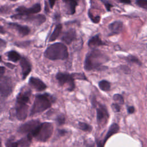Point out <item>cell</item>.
Instances as JSON below:
<instances>
[{
  "label": "cell",
  "mask_w": 147,
  "mask_h": 147,
  "mask_svg": "<svg viewBox=\"0 0 147 147\" xmlns=\"http://www.w3.org/2000/svg\"><path fill=\"white\" fill-rule=\"evenodd\" d=\"M54 98L48 94H40L36 96L33 105L30 110V115H33L37 113H39L45 111L51 106L52 103Z\"/></svg>",
  "instance_id": "3"
},
{
  "label": "cell",
  "mask_w": 147,
  "mask_h": 147,
  "mask_svg": "<svg viewBox=\"0 0 147 147\" xmlns=\"http://www.w3.org/2000/svg\"><path fill=\"white\" fill-rule=\"evenodd\" d=\"M104 45H106V43L101 40L99 34L92 36L88 41V46L92 48Z\"/></svg>",
  "instance_id": "19"
},
{
  "label": "cell",
  "mask_w": 147,
  "mask_h": 147,
  "mask_svg": "<svg viewBox=\"0 0 147 147\" xmlns=\"http://www.w3.org/2000/svg\"><path fill=\"white\" fill-rule=\"evenodd\" d=\"M56 78L60 86L67 84L68 86V90L69 91H72L74 89V78L72 75L67 73L58 72L56 76Z\"/></svg>",
  "instance_id": "7"
},
{
  "label": "cell",
  "mask_w": 147,
  "mask_h": 147,
  "mask_svg": "<svg viewBox=\"0 0 147 147\" xmlns=\"http://www.w3.org/2000/svg\"><path fill=\"white\" fill-rule=\"evenodd\" d=\"M99 87L102 91H109L110 88V84L108 81L103 80L99 82Z\"/></svg>",
  "instance_id": "23"
},
{
  "label": "cell",
  "mask_w": 147,
  "mask_h": 147,
  "mask_svg": "<svg viewBox=\"0 0 147 147\" xmlns=\"http://www.w3.org/2000/svg\"><path fill=\"white\" fill-rule=\"evenodd\" d=\"M119 2L123 3H125V4H130L131 3V1L130 0H117Z\"/></svg>",
  "instance_id": "36"
},
{
  "label": "cell",
  "mask_w": 147,
  "mask_h": 147,
  "mask_svg": "<svg viewBox=\"0 0 147 147\" xmlns=\"http://www.w3.org/2000/svg\"><path fill=\"white\" fill-rule=\"evenodd\" d=\"M28 103L16 102V115L18 119L20 121H23L25 119L28 115Z\"/></svg>",
  "instance_id": "10"
},
{
  "label": "cell",
  "mask_w": 147,
  "mask_h": 147,
  "mask_svg": "<svg viewBox=\"0 0 147 147\" xmlns=\"http://www.w3.org/2000/svg\"><path fill=\"white\" fill-rule=\"evenodd\" d=\"M102 2V3L105 5V7H106V9H107V11H110V10H111V8L113 6L110 3H109L107 0H100Z\"/></svg>",
  "instance_id": "31"
},
{
  "label": "cell",
  "mask_w": 147,
  "mask_h": 147,
  "mask_svg": "<svg viewBox=\"0 0 147 147\" xmlns=\"http://www.w3.org/2000/svg\"><path fill=\"white\" fill-rule=\"evenodd\" d=\"M7 25L9 27L16 30L18 33L22 37H24L28 35L30 31L28 26L20 25L16 22H8Z\"/></svg>",
  "instance_id": "12"
},
{
  "label": "cell",
  "mask_w": 147,
  "mask_h": 147,
  "mask_svg": "<svg viewBox=\"0 0 147 147\" xmlns=\"http://www.w3.org/2000/svg\"><path fill=\"white\" fill-rule=\"evenodd\" d=\"M20 65L22 69V78L24 79L30 72L32 69V66L28 60L24 57H21L20 60Z\"/></svg>",
  "instance_id": "16"
},
{
  "label": "cell",
  "mask_w": 147,
  "mask_h": 147,
  "mask_svg": "<svg viewBox=\"0 0 147 147\" xmlns=\"http://www.w3.org/2000/svg\"><path fill=\"white\" fill-rule=\"evenodd\" d=\"M41 10L40 3H36L33 6L30 7H26L24 6H18L16 9L17 14L20 15H30L39 13Z\"/></svg>",
  "instance_id": "9"
},
{
  "label": "cell",
  "mask_w": 147,
  "mask_h": 147,
  "mask_svg": "<svg viewBox=\"0 0 147 147\" xmlns=\"http://www.w3.org/2000/svg\"><path fill=\"white\" fill-rule=\"evenodd\" d=\"M113 99L117 102H118L120 104H123V102H124V100H123V98L122 97V96L120 94H115L114 96H113Z\"/></svg>",
  "instance_id": "28"
},
{
  "label": "cell",
  "mask_w": 147,
  "mask_h": 147,
  "mask_svg": "<svg viewBox=\"0 0 147 147\" xmlns=\"http://www.w3.org/2000/svg\"><path fill=\"white\" fill-rule=\"evenodd\" d=\"M62 29V25L61 24H58L57 25H56L53 32L51 34L49 38V41H53L55 40H56L58 37L59 36Z\"/></svg>",
  "instance_id": "20"
},
{
  "label": "cell",
  "mask_w": 147,
  "mask_h": 147,
  "mask_svg": "<svg viewBox=\"0 0 147 147\" xmlns=\"http://www.w3.org/2000/svg\"><path fill=\"white\" fill-rule=\"evenodd\" d=\"M96 118L99 123L104 124L106 123L109 118V114L106 108L104 106L99 105V106L96 108Z\"/></svg>",
  "instance_id": "11"
},
{
  "label": "cell",
  "mask_w": 147,
  "mask_h": 147,
  "mask_svg": "<svg viewBox=\"0 0 147 147\" xmlns=\"http://www.w3.org/2000/svg\"><path fill=\"white\" fill-rule=\"evenodd\" d=\"M32 139V137L29 136V135H27L26 137L21 139L20 141H18V144L19 145L23 146V147H27L28 146H29L30 142H31V140Z\"/></svg>",
  "instance_id": "22"
},
{
  "label": "cell",
  "mask_w": 147,
  "mask_h": 147,
  "mask_svg": "<svg viewBox=\"0 0 147 147\" xmlns=\"http://www.w3.org/2000/svg\"><path fill=\"white\" fill-rule=\"evenodd\" d=\"M88 16L89 18L91 19V20L95 24H98L100 20V17L99 16H94L92 14V12L90 11V10H89L88 11Z\"/></svg>",
  "instance_id": "25"
},
{
  "label": "cell",
  "mask_w": 147,
  "mask_h": 147,
  "mask_svg": "<svg viewBox=\"0 0 147 147\" xmlns=\"http://www.w3.org/2000/svg\"><path fill=\"white\" fill-rule=\"evenodd\" d=\"M4 72H5V68L1 66L0 68V77H2L3 76Z\"/></svg>",
  "instance_id": "35"
},
{
  "label": "cell",
  "mask_w": 147,
  "mask_h": 147,
  "mask_svg": "<svg viewBox=\"0 0 147 147\" xmlns=\"http://www.w3.org/2000/svg\"><path fill=\"white\" fill-rule=\"evenodd\" d=\"M119 130V126L117 124V123H113L112 124L110 128L109 129L105 137L103 138V140L100 141H98L97 142V144H98V147H104L105 144V142L107 141V139L109 138H110L112 135H113L114 134L117 133Z\"/></svg>",
  "instance_id": "14"
},
{
  "label": "cell",
  "mask_w": 147,
  "mask_h": 147,
  "mask_svg": "<svg viewBox=\"0 0 147 147\" xmlns=\"http://www.w3.org/2000/svg\"><path fill=\"white\" fill-rule=\"evenodd\" d=\"M41 123L38 120H31L21 125L18 129V131L22 134H28L32 138Z\"/></svg>",
  "instance_id": "6"
},
{
  "label": "cell",
  "mask_w": 147,
  "mask_h": 147,
  "mask_svg": "<svg viewBox=\"0 0 147 147\" xmlns=\"http://www.w3.org/2000/svg\"><path fill=\"white\" fill-rule=\"evenodd\" d=\"M11 18L16 20H20L32 22L36 25H40L46 21V18L45 16L42 14L20 15L16 14L11 16Z\"/></svg>",
  "instance_id": "5"
},
{
  "label": "cell",
  "mask_w": 147,
  "mask_h": 147,
  "mask_svg": "<svg viewBox=\"0 0 147 147\" xmlns=\"http://www.w3.org/2000/svg\"><path fill=\"white\" fill-rule=\"evenodd\" d=\"M126 60H127L129 62H131V63H134L136 64H138L139 65H141V62L135 56H129L128 57H126Z\"/></svg>",
  "instance_id": "27"
},
{
  "label": "cell",
  "mask_w": 147,
  "mask_h": 147,
  "mask_svg": "<svg viewBox=\"0 0 147 147\" xmlns=\"http://www.w3.org/2000/svg\"><path fill=\"white\" fill-rule=\"evenodd\" d=\"M76 38V33L74 29H70L65 32L62 35L61 40L67 44H71Z\"/></svg>",
  "instance_id": "15"
},
{
  "label": "cell",
  "mask_w": 147,
  "mask_h": 147,
  "mask_svg": "<svg viewBox=\"0 0 147 147\" xmlns=\"http://www.w3.org/2000/svg\"><path fill=\"white\" fill-rule=\"evenodd\" d=\"M136 3L139 7L147 10V0H136Z\"/></svg>",
  "instance_id": "26"
},
{
  "label": "cell",
  "mask_w": 147,
  "mask_h": 147,
  "mask_svg": "<svg viewBox=\"0 0 147 147\" xmlns=\"http://www.w3.org/2000/svg\"><path fill=\"white\" fill-rule=\"evenodd\" d=\"M109 29L111 34H117L121 33L123 29V23L120 21H115L109 24Z\"/></svg>",
  "instance_id": "18"
},
{
  "label": "cell",
  "mask_w": 147,
  "mask_h": 147,
  "mask_svg": "<svg viewBox=\"0 0 147 147\" xmlns=\"http://www.w3.org/2000/svg\"><path fill=\"white\" fill-rule=\"evenodd\" d=\"M134 111H135V109H134V107H133V106H130L127 109V111L129 114L133 113L134 112Z\"/></svg>",
  "instance_id": "34"
},
{
  "label": "cell",
  "mask_w": 147,
  "mask_h": 147,
  "mask_svg": "<svg viewBox=\"0 0 147 147\" xmlns=\"http://www.w3.org/2000/svg\"><path fill=\"white\" fill-rule=\"evenodd\" d=\"M113 110L115 112H118L120 111V106L118 103H113L111 105Z\"/></svg>",
  "instance_id": "32"
},
{
  "label": "cell",
  "mask_w": 147,
  "mask_h": 147,
  "mask_svg": "<svg viewBox=\"0 0 147 147\" xmlns=\"http://www.w3.org/2000/svg\"><path fill=\"white\" fill-rule=\"evenodd\" d=\"M13 90V84L11 79L8 76H3L1 77L0 91L2 97L8 96Z\"/></svg>",
  "instance_id": "8"
},
{
  "label": "cell",
  "mask_w": 147,
  "mask_h": 147,
  "mask_svg": "<svg viewBox=\"0 0 147 147\" xmlns=\"http://www.w3.org/2000/svg\"><path fill=\"white\" fill-rule=\"evenodd\" d=\"M53 130V127L52 123L49 122L42 123L37 128L34 137L39 141H47L52 136Z\"/></svg>",
  "instance_id": "4"
},
{
  "label": "cell",
  "mask_w": 147,
  "mask_h": 147,
  "mask_svg": "<svg viewBox=\"0 0 147 147\" xmlns=\"http://www.w3.org/2000/svg\"><path fill=\"white\" fill-rule=\"evenodd\" d=\"M56 121L60 125L64 124L65 123V117L64 116V115L61 114L59 115L56 119Z\"/></svg>",
  "instance_id": "29"
},
{
  "label": "cell",
  "mask_w": 147,
  "mask_h": 147,
  "mask_svg": "<svg viewBox=\"0 0 147 147\" xmlns=\"http://www.w3.org/2000/svg\"><path fill=\"white\" fill-rule=\"evenodd\" d=\"M29 83L30 86L37 91H42L47 88L46 84L42 80L36 78H30Z\"/></svg>",
  "instance_id": "17"
},
{
  "label": "cell",
  "mask_w": 147,
  "mask_h": 147,
  "mask_svg": "<svg viewBox=\"0 0 147 147\" xmlns=\"http://www.w3.org/2000/svg\"><path fill=\"white\" fill-rule=\"evenodd\" d=\"M57 0H48V2H49V6L51 8H53L55 4V2Z\"/></svg>",
  "instance_id": "33"
},
{
  "label": "cell",
  "mask_w": 147,
  "mask_h": 147,
  "mask_svg": "<svg viewBox=\"0 0 147 147\" xmlns=\"http://www.w3.org/2000/svg\"><path fill=\"white\" fill-rule=\"evenodd\" d=\"M18 142H14L11 140H9L6 145V147H18Z\"/></svg>",
  "instance_id": "30"
},
{
  "label": "cell",
  "mask_w": 147,
  "mask_h": 147,
  "mask_svg": "<svg viewBox=\"0 0 147 147\" xmlns=\"http://www.w3.org/2000/svg\"><path fill=\"white\" fill-rule=\"evenodd\" d=\"M44 56L51 60H65L68 57L67 47L61 42L52 44L45 49Z\"/></svg>",
  "instance_id": "2"
},
{
  "label": "cell",
  "mask_w": 147,
  "mask_h": 147,
  "mask_svg": "<svg viewBox=\"0 0 147 147\" xmlns=\"http://www.w3.org/2000/svg\"><path fill=\"white\" fill-rule=\"evenodd\" d=\"M7 56L9 60L13 62H17L18 60H20L21 59L20 55L15 51H10L8 52L7 53Z\"/></svg>",
  "instance_id": "21"
},
{
  "label": "cell",
  "mask_w": 147,
  "mask_h": 147,
  "mask_svg": "<svg viewBox=\"0 0 147 147\" xmlns=\"http://www.w3.org/2000/svg\"><path fill=\"white\" fill-rule=\"evenodd\" d=\"M5 41L3 40L2 39H1V44H0V46H1V48H2L3 47H4L5 45Z\"/></svg>",
  "instance_id": "37"
},
{
  "label": "cell",
  "mask_w": 147,
  "mask_h": 147,
  "mask_svg": "<svg viewBox=\"0 0 147 147\" xmlns=\"http://www.w3.org/2000/svg\"><path fill=\"white\" fill-rule=\"evenodd\" d=\"M68 14L72 15L75 13L76 8L79 3V0H62Z\"/></svg>",
  "instance_id": "13"
},
{
  "label": "cell",
  "mask_w": 147,
  "mask_h": 147,
  "mask_svg": "<svg viewBox=\"0 0 147 147\" xmlns=\"http://www.w3.org/2000/svg\"><path fill=\"white\" fill-rule=\"evenodd\" d=\"M109 60L108 57L98 49H94L89 52L85 58L84 67L86 70L91 71L100 67Z\"/></svg>",
  "instance_id": "1"
},
{
  "label": "cell",
  "mask_w": 147,
  "mask_h": 147,
  "mask_svg": "<svg viewBox=\"0 0 147 147\" xmlns=\"http://www.w3.org/2000/svg\"><path fill=\"white\" fill-rule=\"evenodd\" d=\"M10 1H16V0H10Z\"/></svg>",
  "instance_id": "38"
},
{
  "label": "cell",
  "mask_w": 147,
  "mask_h": 147,
  "mask_svg": "<svg viewBox=\"0 0 147 147\" xmlns=\"http://www.w3.org/2000/svg\"><path fill=\"white\" fill-rule=\"evenodd\" d=\"M78 125H79V129L83 131H90L92 129V127H91V126H90L88 124L84 122H79Z\"/></svg>",
  "instance_id": "24"
}]
</instances>
